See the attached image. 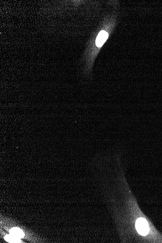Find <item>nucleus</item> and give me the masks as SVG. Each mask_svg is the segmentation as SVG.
Listing matches in <instances>:
<instances>
[{"label":"nucleus","mask_w":162,"mask_h":243,"mask_svg":"<svg viewBox=\"0 0 162 243\" xmlns=\"http://www.w3.org/2000/svg\"><path fill=\"white\" fill-rule=\"evenodd\" d=\"M136 227L137 232L141 235L146 236L148 234L149 232L148 223L144 218H138L136 221Z\"/></svg>","instance_id":"obj_1"},{"label":"nucleus","mask_w":162,"mask_h":243,"mask_svg":"<svg viewBox=\"0 0 162 243\" xmlns=\"http://www.w3.org/2000/svg\"><path fill=\"white\" fill-rule=\"evenodd\" d=\"M108 34L104 31H102L99 34L96 39V45L100 47L102 46L107 39Z\"/></svg>","instance_id":"obj_2"},{"label":"nucleus","mask_w":162,"mask_h":243,"mask_svg":"<svg viewBox=\"0 0 162 243\" xmlns=\"http://www.w3.org/2000/svg\"><path fill=\"white\" fill-rule=\"evenodd\" d=\"M10 233L13 236H15L18 238H21L24 237V233L21 229L17 228L12 229L10 231Z\"/></svg>","instance_id":"obj_3"},{"label":"nucleus","mask_w":162,"mask_h":243,"mask_svg":"<svg viewBox=\"0 0 162 243\" xmlns=\"http://www.w3.org/2000/svg\"><path fill=\"white\" fill-rule=\"evenodd\" d=\"M5 238L6 241L9 243H20L21 242L19 238L13 236L11 234L6 235Z\"/></svg>","instance_id":"obj_4"}]
</instances>
